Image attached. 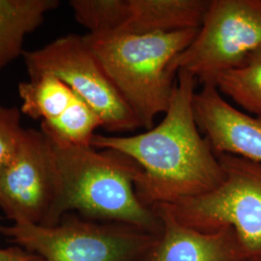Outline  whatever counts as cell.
Returning a JSON list of instances; mask_svg holds the SVG:
<instances>
[{"mask_svg": "<svg viewBox=\"0 0 261 261\" xmlns=\"http://www.w3.org/2000/svg\"><path fill=\"white\" fill-rule=\"evenodd\" d=\"M197 84L194 75L178 71L168 111L157 126L134 136L96 134L91 142L95 148L121 153L140 167L136 190L150 208L204 194L224 177L220 159L195 119Z\"/></svg>", "mask_w": 261, "mask_h": 261, "instance_id": "cell-1", "label": "cell"}, {"mask_svg": "<svg viewBox=\"0 0 261 261\" xmlns=\"http://www.w3.org/2000/svg\"><path fill=\"white\" fill-rule=\"evenodd\" d=\"M49 141L57 175L49 226L66 214L74 213L93 221L130 224L161 235L160 216L144 205L137 194L136 182L141 169L133 160L113 150Z\"/></svg>", "mask_w": 261, "mask_h": 261, "instance_id": "cell-2", "label": "cell"}, {"mask_svg": "<svg viewBox=\"0 0 261 261\" xmlns=\"http://www.w3.org/2000/svg\"><path fill=\"white\" fill-rule=\"evenodd\" d=\"M199 28L144 35L120 33L84 37L122 98L149 130L168 111L176 84L173 62L194 41Z\"/></svg>", "mask_w": 261, "mask_h": 261, "instance_id": "cell-3", "label": "cell"}, {"mask_svg": "<svg viewBox=\"0 0 261 261\" xmlns=\"http://www.w3.org/2000/svg\"><path fill=\"white\" fill-rule=\"evenodd\" d=\"M7 240L43 261H151L159 236L130 224L70 213L53 226L0 225Z\"/></svg>", "mask_w": 261, "mask_h": 261, "instance_id": "cell-4", "label": "cell"}, {"mask_svg": "<svg viewBox=\"0 0 261 261\" xmlns=\"http://www.w3.org/2000/svg\"><path fill=\"white\" fill-rule=\"evenodd\" d=\"M218 157L224 172L218 186L163 205L195 230L233 229L248 261H261V164L226 154Z\"/></svg>", "mask_w": 261, "mask_h": 261, "instance_id": "cell-5", "label": "cell"}, {"mask_svg": "<svg viewBox=\"0 0 261 261\" xmlns=\"http://www.w3.org/2000/svg\"><path fill=\"white\" fill-rule=\"evenodd\" d=\"M28 76L49 73L70 86L111 133L140 128V123L112 84L84 35L67 34L23 55Z\"/></svg>", "mask_w": 261, "mask_h": 261, "instance_id": "cell-6", "label": "cell"}, {"mask_svg": "<svg viewBox=\"0 0 261 261\" xmlns=\"http://www.w3.org/2000/svg\"><path fill=\"white\" fill-rule=\"evenodd\" d=\"M260 47L261 0H210L197 35L173 68L211 84Z\"/></svg>", "mask_w": 261, "mask_h": 261, "instance_id": "cell-7", "label": "cell"}, {"mask_svg": "<svg viewBox=\"0 0 261 261\" xmlns=\"http://www.w3.org/2000/svg\"><path fill=\"white\" fill-rule=\"evenodd\" d=\"M56 193L50 141L41 130L24 129L17 155L0 175V210L11 224L49 226Z\"/></svg>", "mask_w": 261, "mask_h": 261, "instance_id": "cell-8", "label": "cell"}, {"mask_svg": "<svg viewBox=\"0 0 261 261\" xmlns=\"http://www.w3.org/2000/svg\"><path fill=\"white\" fill-rule=\"evenodd\" d=\"M210 0H71L87 33L144 35L199 28Z\"/></svg>", "mask_w": 261, "mask_h": 261, "instance_id": "cell-9", "label": "cell"}, {"mask_svg": "<svg viewBox=\"0 0 261 261\" xmlns=\"http://www.w3.org/2000/svg\"><path fill=\"white\" fill-rule=\"evenodd\" d=\"M198 129L217 156L232 155L261 164V116L239 111L212 84H202L193 101Z\"/></svg>", "mask_w": 261, "mask_h": 261, "instance_id": "cell-10", "label": "cell"}, {"mask_svg": "<svg viewBox=\"0 0 261 261\" xmlns=\"http://www.w3.org/2000/svg\"><path fill=\"white\" fill-rule=\"evenodd\" d=\"M153 209L162 221V232L151 261H248L233 229L201 232L180 224L168 208Z\"/></svg>", "mask_w": 261, "mask_h": 261, "instance_id": "cell-11", "label": "cell"}, {"mask_svg": "<svg viewBox=\"0 0 261 261\" xmlns=\"http://www.w3.org/2000/svg\"><path fill=\"white\" fill-rule=\"evenodd\" d=\"M59 3L58 0H0V71L23 56L25 37Z\"/></svg>", "mask_w": 261, "mask_h": 261, "instance_id": "cell-12", "label": "cell"}, {"mask_svg": "<svg viewBox=\"0 0 261 261\" xmlns=\"http://www.w3.org/2000/svg\"><path fill=\"white\" fill-rule=\"evenodd\" d=\"M20 112L28 117L48 124L57 120L80 97L56 75L44 73L19 83Z\"/></svg>", "mask_w": 261, "mask_h": 261, "instance_id": "cell-13", "label": "cell"}, {"mask_svg": "<svg viewBox=\"0 0 261 261\" xmlns=\"http://www.w3.org/2000/svg\"><path fill=\"white\" fill-rule=\"evenodd\" d=\"M211 84L245 111L261 116V47L240 65L215 76Z\"/></svg>", "mask_w": 261, "mask_h": 261, "instance_id": "cell-14", "label": "cell"}, {"mask_svg": "<svg viewBox=\"0 0 261 261\" xmlns=\"http://www.w3.org/2000/svg\"><path fill=\"white\" fill-rule=\"evenodd\" d=\"M17 108L0 105V175L17 155L24 129Z\"/></svg>", "mask_w": 261, "mask_h": 261, "instance_id": "cell-15", "label": "cell"}, {"mask_svg": "<svg viewBox=\"0 0 261 261\" xmlns=\"http://www.w3.org/2000/svg\"><path fill=\"white\" fill-rule=\"evenodd\" d=\"M37 257L17 246L0 248V261H34Z\"/></svg>", "mask_w": 261, "mask_h": 261, "instance_id": "cell-16", "label": "cell"}, {"mask_svg": "<svg viewBox=\"0 0 261 261\" xmlns=\"http://www.w3.org/2000/svg\"><path fill=\"white\" fill-rule=\"evenodd\" d=\"M34 261H43L42 260V259H41V258H40V257H37V258H36V259H35V260Z\"/></svg>", "mask_w": 261, "mask_h": 261, "instance_id": "cell-17", "label": "cell"}]
</instances>
